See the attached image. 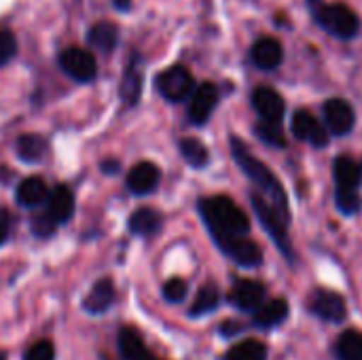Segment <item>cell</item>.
<instances>
[{
	"label": "cell",
	"mask_w": 362,
	"mask_h": 360,
	"mask_svg": "<svg viewBox=\"0 0 362 360\" xmlns=\"http://www.w3.org/2000/svg\"><path fill=\"white\" fill-rule=\"evenodd\" d=\"M199 212L210 229L212 238H227V236H246L250 229V221L246 212L229 197L216 195L199 199Z\"/></svg>",
	"instance_id": "obj_1"
},
{
	"label": "cell",
	"mask_w": 362,
	"mask_h": 360,
	"mask_svg": "<svg viewBox=\"0 0 362 360\" xmlns=\"http://www.w3.org/2000/svg\"><path fill=\"white\" fill-rule=\"evenodd\" d=\"M231 155H233V159H235V163L242 168V172L259 187V191L261 193H267L269 197H272V204L282 212V214H286L288 216V204H286V195H284V189H282V185H280V180L272 174V170L263 163V161H259L252 153H250V149L240 140V138H231Z\"/></svg>",
	"instance_id": "obj_2"
},
{
	"label": "cell",
	"mask_w": 362,
	"mask_h": 360,
	"mask_svg": "<svg viewBox=\"0 0 362 360\" xmlns=\"http://www.w3.org/2000/svg\"><path fill=\"white\" fill-rule=\"evenodd\" d=\"M333 176H335V202L337 208L344 214H354L361 208V195H358V185H361V166L350 159L348 155H339L333 166Z\"/></svg>",
	"instance_id": "obj_3"
},
{
	"label": "cell",
	"mask_w": 362,
	"mask_h": 360,
	"mask_svg": "<svg viewBox=\"0 0 362 360\" xmlns=\"http://www.w3.org/2000/svg\"><path fill=\"white\" fill-rule=\"evenodd\" d=\"M316 21L333 36L341 40H352L361 34L362 21L354 8L344 2H331L316 8Z\"/></svg>",
	"instance_id": "obj_4"
},
{
	"label": "cell",
	"mask_w": 362,
	"mask_h": 360,
	"mask_svg": "<svg viewBox=\"0 0 362 360\" xmlns=\"http://www.w3.org/2000/svg\"><path fill=\"white\" fill-rule=\"evenodd\" d=\"M250 202H252V208L263 225V229L272 236V240L276 242V246L284 252L286 259L293 257V248H291V242H288V233H286V223H288V216L282 214L265 195L261 193H252L250 195Z\"/></svg>",
	"instance_id": "obj_5"
},
{
	"label": "cell",
	"mask_w": 362,
	"mask_h": 360,
	"mask_svg": "<svg viewBox=\"0 0 362 360\" xmlns=\"http://www.w3.org/2000/svg\"><path fill=\"white\" fill-rule=\"evenodd\" d=\"M157 91L168 100V102H182L191 98L195 91V79L189 68L176 64L165 68L163 72L157 74Z\"/></svg>",
	"instance_id": "obj_6"
},
{
	"label": "cell",
	"mask_w": 362,
	"mask_h": 360,
	"mask_svg": "<svg viewBox=\"0 0 362 360\" xmlns=\"http://www.w3.org/2000/svg\"><path fill=\"white\" fill-rule=\"evenodd\" d=\"M59 68L76 83H91L98 76V62L83 47H68L59 53Z\"/></svg>",
	"instance_id": "obj_7"
},
{
	"label": "cell",
	"mask_w": 362,
	"mask_h": 360,
	"mask_svg": "<svg viewBox=\"0 0 362 360\" xmlns=\"http://www.w3.org/2000/svg\"><path fill=\"white\" fill-rule=\"evenodd\" d=\"M214 242L218 244V248L233 259L238 265L242 267H255L263 261L261 248L259 244H255L252 240H246L244 236H227V238H214Z\"/></svg>",
	"instance_id": "obj_8"
},
{
	"label": "cell",
	"mask_w": 362,
	"mask_h": 360,
	"mask_svg": "<svg viewBox=\"0 0 362 360\" xmlns=\"http://www.w3.org/2000/svg\"><path fill=\"white\" fill-rule=\"evenodd\" d=\"M216 104H218V87L214 83H202L191 93V102H189V110H187L189 121L193 125H206L208 119L212 117Z\"/></svg>",
	"instance_id": "obj_9"
},
{
	"label": "cell",
	"mask_w": 362,
	"mask_h": 360,
	"mask_svg": "<svg viewBox=\"0 0 362 360\" xmlns=\"http://www.w3.org/2000/svg\"><path fill=\"white\" fill-rule=\"evenodd\" d=\"M325 123H327V129L333 134V136H346L352 132L354 127V121H356V115H354V108L350 106V102L341 100V98H333V100H327L325 102Z\"/></svg>",
	"instance_id": "obj_10"
},
{
	"label": "cell",
	"mask_w": 362,
	"mask_h": 360,
	"mask_svg": "<svg viewBox=\"0 0 362 360\" xmlns=\"http://www.w3.org/2000/svg\"><path fill=\"white\" fill-rule=\"evenodd\" d=\"M252 106L259 112L261 121L276 123V125L282 123V117H284V100H282V95L274 87H267V85L257 87L252 91Z\"/></svg>",
	"instance_id": "obj_11"
},
{
	"label": "cell",
	"mask_w": 362,
	"mask_h": 360,
	"mask_svg": "<svg viewBox=\"0 0 362 360\" xmlns=\"http://www.w3.org/2000/svg\"><path fill=\"white\" fill-rule=\"evenodd\" d=\"M142 85H144V72H142V59L138 53H132L121 85H119V95L123 100L125 106H136L140 102V93H142Z\"/></svg>",
	"instance_id": "obj_12"
},
{
	"label": "cell",
	"mask_w": 362,
	"mask_h": 360,
	"mask_svg": "<svg viewBox=\"0 0 362 360\" xmlns=\"http://www.w3.org/2000/svg\"><path fill=\"white\" fill-rule=\"evenodd\" d=\"M310 310L327 323H344L346 320V301L341 295H337L333 291H316V295L312 297Z\"/></svg>",
	"instance_id": "obj_13"
},
{
	"label": "cell",
	"mask_w": 362,
	"mask_h": 360,
	"mask_svg": "<svg viewBox=\"0 0 362 360\" xmlns=\"http://www.w3.org/2000/svg\"><path fill=\"white\" fill-rule=\"evenodd\" d=\"M293 134L299 140L310 142L314 146H325L329 142L327 127L314 115H310L308 110H297L295 112V117H293Z\"/></svg>",
	"instance_id": "obj_14"
},
{
	"label": "cell",
	"mask_w": 362,
	"mask_h": 360,
	"mask_svg": "<svg viewBox=\"0 0 362 360\" xmlns=\"http://www.w3.org/2000/svg\"><path fill=\"white\" fill-rule=\"evenodd\" d=\"M229 301L242 312L259 310L265 301V286L255 280H240L233 284Z\"/></svg>",
	"instance_id": "obj_15"
},
{
	"label": "cell",
	"mask_w": 362,
	"mask_h": 360,
	"mask_svg": "<svg viewBox=\"0 0 362 360\" xmlns=\"http://www.w3.org/2000/svg\"><path fill=\"white\" fill-rule=\"evenodd\" d=\"M161 178V172L155 163L151 161H140L136 163L129 174H127V189L134 195H148L157 189Z\"/></svg>",
	"instance_id": "obj_16"
},
{
	"label": "cell",
	"mask_w": 362,
	"mask_h": 360,
	"mask_svg": "<svg viewBox=\"0 0 362 360\" xmlns=\"http://www.w3.org/2000/svg\"><path fill=\"white\" fill-rule=\"evenodd\" d=\"M250 59L257 68L261 70H274L282 64L284 59V49L280 45V40L272 38V36H263L259 38L252 49H250Z\"/></svg>",
	"instance_id": "obj_17"
},
{
	"label": "cell",
	"mask_w": 362,
	"mask_h": 360,
	"mask_svg": "<svg viewBox=\"0 0 362 360\" xmlns=\"http://www.w3.org/2000/svg\"><path fill=\"white\" fill-rule=\"evenodd\" d=\"M119 38H121L119 28L112 21H98V23H93L87 30V36H85L87 45L98 49V51H102V53H112L117 49V45H119Z\"/></svg>",
	"instance_id": "obj_18"
},
{
	"label": "cell",
	"mask_w": 362,
	"mask_h": 360,
	"mask_svg": "<svg viewBox=\"0 0 362 360\" xmlns=\"http://www.w3.org/2000/svg\"><path fill=\"white\" fill-rule=\"evenodd\" d=\"M47 212L51 214V219L57 225H62V223L72 219V214H74V195H72V191L66 185H59V187H55L49 193V197H47Z\"/></svg>",
	"instance_id": "obj_19"
},
{
	"label": "cell",
	"mask_w": 362,
	"mask_h": 360,
	"mask_svg": "<svg viewBox=\"0 0 362 360\" xmlns=\"http://www.w3.org/2000/svg\"><path fill=\"white\" fill-rule=\"evenodd\" d=\"M112 301H115V284L108 278H104L93 284V289L83 301V310L87 314H104L112 306Z\"/></svg>",
	"instance_id": "obj_20"
},
{
	"label": "cell",
	"mask_w": 362,
	"mask_h": 360,
	"mask_svg": "<svg viewBox=\"0 0 362 360\" xmlns=\"http://www.w3.org/2000/svg\"><path fill=\"white\" fill-rule=\"evenodd\" d=\"M47 197H49V189H47L45 180L42 178H36V176L25 178L17 187V193H15L17 204L23 206V208H36L42 202H47Z\"/></svg>",
	"instance_id": "obj_21"
},
{
	"label": "cell",
	"mask_w": 362,
	"mask_h": 360,
	"mask_svg": "<svg viewBox=\"0 0 362 360\" xmlns=\"http://www.w3.org/2000/svg\"><path fill=\"white\" fill-rule=\"evenodd\" d=\"M119 352L123 360H155V356L146 350L140 333L136 329H121L119 333Z\"/></svg>",
	"instance_id": "obj_22"
},
{
	"label": "cell",
	"mask_w": 362,
	"mask_h": 360,
	"mask_svg": "<svg viewBox=\"0 0 362 360\" xmlns=\"http://www.w3.org/2000/svg\"><path fill=\"white\" fill-rule=\"evenodd\" d=\"M288 318V301L286 299H274L269 303H263L255 312V325L259 329H272L282 325Z\"/></svg>",
	"instance_id": "obj_23"
},
{
	"label": "cell",
	"mask_w": 362,
	"mask_h": 360,
	"mask_svg": "<svg viewBox=\"0 0 362 360\" xmlns=\"http://www.w3.org/2000/svg\"><path fill=\"white\" fill-rule=\"evenodd\" d=\"M47 149H49L47 140L42 136H38V134H23V136L17 138V144H15V151H17L19 159L25 161V163L42 161L45 155H47Z\"/></svg>",
	"instance_id": "obj_24"
},
{
	"label": "cell",
	"mask_w": 362,
	"mask_h": 360,
	"mask_svg": "<svg viewBox=\"0 0 362 360\" xmlns=\"http://www.w3.org/2000/svg\"><path fill=\"white\" fill-rule=\"evenodd\" d=\"M161 229V214L153 208H140L129 216V231L136 236H155Z\"/></svg>",
	"instance_id": "obj_25"
},
{
	"label": "cell",
	"mask_w": 362,
	"mask_h": 360,
	"mask_svg": "<svg viewBox=\"0 0 362 360\" xmlns=\"http://www.w3.org/2000/svg\"><path fill=\"white\" fill-rule=\"evenodd\" d=\"M335 356L337 360H362V333L358 331L341 333L335 344Z\"/></svg>",
	"instance_id": "obj_26"
},
{
	"label": "cell",
	"mask_w": 362,
	"mask_h": 360,
	"mask_svg": "<svg viewBox=\"0 0 362 360\" xmlns=\"http://www.w3.org/2000/svg\"><path fill=\"white\" fill-rule=\"evenodd\" d=\"M267 359V348L259 339H246L235 344L227 354L225 360H265Z\"/></svg>",
	"instance_id": "obj_27"
},
{
	"label": "cell",
	"mask_w": 362,
	"mask_h": 360,
	"mask_svg": "<svg viewBox=\"0 0 362 360\" xmlns=\"http://www.w3.org/2000/svg\"><path fill=\"white\" fill-rule=\"evenodd\" d=\"M218 301H221V295H218V289L214 284H206L199 289L195 301H193V308H191V316H204V314H210L218 308Z\"/></svg>",
	"instance_id": "obj_28"
},
{
	"label": "cell",
	"mask_w": 362,
	"mask_h": 360,
	"mask_svg": "<svg viewBox=\"0 0 362 360\" xmlns=\"http://www.w3.org/2000/svg\"><path fill=\"white\" fill-rule=\"evenodd\" d=\"M180 153H182L185 161L193 168H204L210 159L208 149L197 138H182L180 140Z\"/></svg>",
	"instance_id": "obj_29"
},
{
	"label": "cell",
	"mask_w": 362,
	"mask_h": 360,
	"mask_svg": "<svg viewBox=\"0 0 362 360\" xmlns=\"http://www.w3.org/2000/svg\"><path fill=\"white\" fill-rule=\"evenodd\" d=\"M257 136L267 142V144H274V146H284L286 140H284V134H282V127L276 125V123H265V121H259L257 127H255Z\"/></svg>",
	"instance_id": "obj_30"
},
{
	"label": "cell",
	"mask_w": 362,
	"mask_h": 360,
	"mask_svg": "<svg viewBox=\"0 0 362 360\" xmlns=\"http://www.w3.org/2000/svg\"><path fill=\"white\" fill-rule=\"evenodd\" d=\"M19 51L17 38L8 28H0V66H6Z\"/></svg>",
	"instance_id": "obj_31"
},
{
	"label": "cell",
	"mask_w": 362,
	"mask_h": 360,
	"mask_svg": "<svg viewBox=\"0 0 362 360\" xmlns=\"http://www.w3.org/2000/svg\"><path fill=\"white\" fill-rule=\"evenodd\" d=\"M55 229H57V223L51 219V214L47 210L34 214V219H32V233L34 236H38V238H51L55 233Z\"/></svg>",
	"instance_id": "obj_32"
},
{
	"label": "cell",
	"mask_w": 362,
	"mask_h": 360,
	"mask_svg": "<svg viewBox=\"0 0 362 360\" xmlns=\"http://www.w3.org/2000/svg\"><path fill=\"white\" fill-rule=\"evenodd\" d=\"M163 297L170 303H180L187 297V282L180 278H172L163 284Z\"/></svg>",
	"instance_id": "obj_33"
},
{
	"label": "cell",
	"mask_w": 362,
	"mask_h": 360,
	"mask_svg": "<svg viewBox=\"0 0 362 360\" xmlns=\"http://www.w3.org/2000/svg\"><path fill=\"white\" fill-rule=\"evenodd\" d=\"M23 360H55V348L51 342L42 339V342H36L34 346L28 348Z\"/></svg>",
	"instance_id": "obj_34"
},
{
	"label": "cell",
	"mask_w": 362,
	"mask_h": 360,
	"mask_svg": "<svg viewBox=\"0 0 362 360\" xmlns=\"http://www.w3.org/2000/svg\"><path fill=\"white\" fill-rule=\"evenodd\" d=\"M11 214L6 210H0V244L6 242L8 233H11Z\"/></svg>",
	"instance_id": "obj_35"
},
{
	"label": "cell",
	"mask_w": 362,
	"mask_h": 360,
	"mask_svg": "<svg viewBox=\"0 0 362 360\" xmlns=\"http://www.w3.org/2000/svg\"><path fill=\"white\" fill-rule=\"evenodd\" d=\"M242 327H240V323H225L223 325V335H233V333H238Z\"/></svg>",
	"instance_id": "obj_36"
},
{
	"label": "cell",
	"mask_w": 362,
	"mask_h": 360,
	"mask_svg": "<svg viewBox=\"0 0 362 360\" xmlns=\"http://www.w3.org/2000/svg\"><path fill=\"white\" fill-rule=\"evenodd\" d=\"M119 168H121V163H119V161H104V163H102V170H104L106 174H115Z\"/></svg>",
	"instance_id": "obj_37"
},
{
	"label": "cell",
	"mask_w": 362,
	"mask_h": 360,
	"mask_svg": "<svg viewBox=\"0 0 362 360\" xmlns=\"http://www.w3.org/2000/svg\"><path fill=\"white\" fill-rule=\"evenodd\" d=\"M112 4H115V8H119L121 13L132 11V0H112Z\"/></svg>",
	"instance_id": "obj_38"
},
{
	"label": "cell",
	"mask_w": 362,
	"mask_h": 360,
	"mask_svg": "<svg viewBox=\"0 0 362 360\" xmlns=\"http://www.w3.org/2000/svg\"><path fill=\"white\" fill-rule=\"evenodd\" d=\"M0 360H6V354H4V352H0Z\"/></svg>",
	"instance_id": "obj_39"
},
{
	"label": "cell",
	"mask_w": 362,
	"mask_h": 360,
	"mask_svg": "<svg viewBox=\"0 0 362 360\" xmlns=\"http://www.w3.org/2000/svg\"><path fill=\"white\" fill-rule=\"evenodd\" d=\"M308 2H312V4H314V2H318V0H308Z\"/></svg>",
	"instance_id": "obj_40"
},
{
	"label": "cell",
	"mask_w": 362,
	"mask_h": 360,
	"mask_svg": "<svg viewBox=\"0 0 362 360\" xmlns=\"http://www.w3.org/2000/svg\"><path fill=\"white\" fill-rule=\"evenodd\" d=\"M361 176H362V163H361Z\"/></svg>",
	"instance_id": "obj_41"
},
{
	"label": "cell",
	"mask_w": 362,
	"mask_h": 360,
	"mask_svg": "<svg viewBox=\"0 0 362 360\" xmlns=\"http://www.w3.org/2000/svg\"><path fill=\"white\" fill-rule=\"evenodd\" d=\"M155 360H157V359H155Z\"/></svg>",
	"instance_id": "obj_42"
}]
</instances>
